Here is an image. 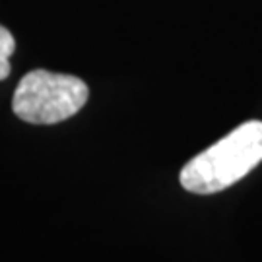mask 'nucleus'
<instances>
[{
    "mask_svg": "<svg viewBox=\"0 0 262 262\" xmlns=\"http://www.w3.org/2000/svg\"><path fill=\"white\" fill-rule=\"evenodd\" d=\"M16 51V39L8 29L0 24V80H6L10 76V56Z\"/></svg>",
    "mask_w": 262,
    "mask_h": 262,
    "instance_id": "3",
    "label": "nucleus"
},
{
    "mask_svg": "<svg viewBox=\"0 0 262 262\" xmlns=\"http://www.w3.org/2000/svg\"><path fill=\"white\" fill-rule=\"evenodd\" d=\"M262 161V121H247L181 169V185L194 194H214L247 177Z\"/></svg>",
    "mask_w": 262,
    "mask_h": 262,
    "instance_id": "1",
    "label": "nucleus"
},
{
    "mask_svg": "<svg viewBox=\"0 0 262 262\" xmlns=\"http://www.w3.org/2000/svg\"><path fill=\"white\" fill-rule=\"evenodd\" d=\"M88 97V84L76 76L31 70L19 80L12 109L29 124H56L74 117Z\"/></svg>",
    "mask_w": 262,
    "mask_h": 262,
    "instance_id": "2",
    "label": "nucleus"
}]
</instances>
